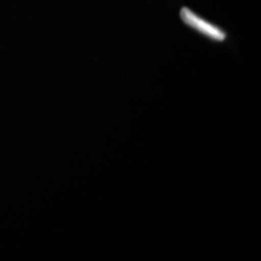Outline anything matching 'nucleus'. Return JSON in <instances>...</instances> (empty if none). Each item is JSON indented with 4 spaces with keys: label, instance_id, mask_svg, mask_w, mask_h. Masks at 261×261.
I'll list each match as a JSON object with an SVG mask.
<instances>
[{
    "label": "nucleus",
    "instance_id": "1",
    "mask_svg": "<svg viewBox=\"0 0 261 261\" xmlns=\"http://www.w3.org/2000/svg\"><path fill=\"white\" fill-rule=\"evenodd\" d=\"M180 17L182 19V22H184L188 27L195 29L196 32L204 35L205 38L218 42H223L226 40V33H225L223 29L212 24L211 22L205 21V19L200 17L198 15H196L195 12L189 8H181Z\"/></svg>",
    "mask_w": 261,
    "mask_h": 261
}]
</instances>
